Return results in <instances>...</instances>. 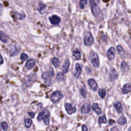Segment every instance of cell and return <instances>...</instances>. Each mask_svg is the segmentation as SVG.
Here are the masks:
<instances>
[{
	"label": "cell",
	"instance_id": "cell-33",
	"mask_svg": "<svg viewBox=\"0 0 131 131\" xmlns=\"http://www.w3.org/2000/svg\"><path fill=\"white\" fill-rule=\"evenodd\" d=\"M99 95L101 98H104L106 95V91L104 89H101L99 90Z\"/></svg>",
	"mask_w": 131,
	"mask_h": 131
},
{
	"label": "cell",
	"instance_id": "cell-8",
	"mask_svg": "<svg viewBox=\"0 0 131 131\" xmlns=\"http://www.w3.org/2000/svg\"><path fill=\"white\" fill-rule=\"evenodd\" d=\"M116 55V51L113 47H111L106 52V56L110 61L114 59Z\"/></svg>",
	"mask_w": 131,
	"mask_h": 131
},
{
	"label": "cell",
	"instance_id": "cell-38",
	"mask_svg": "<svg viewBox=\"0 0 131 131\" xmlns=\"http://www.w3.org/2000/svg\"><path fill=\"white\" fill-rule=\"evenodd\" d=\"M4 63V60H3V58L2 56V55L0 54V66H1Z\"/></svg>",
	"mask_w": 131,
	"mask_h": 131
},
{
	"label": "cell",
	"instance_id": "cell-7",
	"mask_svg": "<svg viewBox=\"0 0 131 131\" xmlns=\"http://www.w3.org/2000/svg\"><path fill=\"white\" fill-rule=\"evenodd\" d=\"M65 107L66 110L68 114L71 115V114L75 113L76 111V107L71 103H66L65 105Z\"/></svg>",
	"mask_w": 131,
	"mask_h": 131
},
{
	"label": "cell",
	"instance_id": "cell-39",
	"mask_svg": "<svg viewBox=\"0 0 131 131\" xmlns=\"http://www.w3.org/2000/svg\"><path fill=\"white\" fill-rule=\"evenodd\" d=\"M28 114L30 115V116L32 118H34V116H35V114L33 113V112H28Z\"/></svg>",
	"mask_w": 131,
	"mask_h": 131
},
{
	"label": "cell",
	"instance_id": "cell-27",
	"mask_svg": "<svg viewBox=\"0 0 131 131\" xmlns=\"http://www.w3.org/2000/svg\"><path fill=\"white\" fill-rule=\"evenodd\" d=\"M98 122L100 124L102 123H106L107 122V120L105 115H103L102 116L99 117Z\"/></svg>",
	"mask_w": 131,
	"mask_h": 131
},
{
	"label": "cell",
	"instance_id": "cell-18",
	"mask_svg": "<svg viewBox=\"0 0 131 131\" xmlns=\"http://www.w3.org/2000/svg\"><path fill=\"white\" fill-rule=\"evenodd\" d=\"M75 68H76V72L74 73V76L76 77H78L81 73L82 69H81V68L80 65L78 63L76 64Z\"/></svg>",
	"mask_w": 131,
	"mask_h": 131
},
{
	"label": "cell",
	"instance_id": "cell-15",
	"mask_svg": "<svg viewBox=\"0 0 131 131\" xmlns=\"http://www.w3.org/2000/svg\"><path fill=\"white\" fill-rule=\"evenodd\" d=\"M47 7V6L46 4L44 3H40L38 5V10L40 13V14L43 15L45 13Z\"/></svg>",
	"mask_w": 131,
	"mask_h": 131
},
{
	"label": "cell",
	"instance_id": "cell-42",
	"mask_svg": "<svg viewBox=\"0 0 131 131\" xmlns=\"http://www.w3.org/2000/svg\"><path fill=\"white\" fill-rule=\"evenodd\" d=\"M1 129H2V124L0 123V131H1Z\"/></svg>",
	"mask_w": 131,
	"mask_h": 131
},
{
	"label": "cell",
	"instance_id": "cell-13",
	"mask_svg": "<svg viewBox=\"0 0 131 131\" xmlns=\"http://www.w3.org/2000/svg\"><path fill=\"white\" fill-rule=\"evenodd\" d=\"M91 109V106L90 104L86 103L85 104L82 105L81 109V111L82 113H85V114H88Z\"/></svg>",
	"mask_w": 131,
	"mask_h": 131
},
{
	"label": "cell",
	"instance_id": "cell-29",
	"mask_svg": "<svg viewBox=\"0 0 131 131\" xmlns=\"http://www.w3.org/2000/svg\"><path fill=\"white\" fill-rule=\"evenodd\" d=\"M25 125L27 128H29L32 124V121L30 118H27L25 120Z\"/></svg>",
	"mask_w": 131,
	"mask_h": 131
},
{
	"label": "cell",
	"instance_id": "cell-40",
	"mask_svg": "<svg viewBox=\"0 0 131 131\" xmlns=\"http://www.w3.org/2000/svg\"><path fill=\"white\" fill-rule=\"evenodd\" d=\"M111 131H119V129L117 127L114 126V127H113L111 128Z\"/></svg>",
	"mask_w": 131,
	"mask_h": 131
},
{
	"label": "cell",
	"instance_id": "cell-37",
	"mask_svg": "<svg viewBox=\"0 0 131 131\" xmlns=\"http://www.w3.org/2000/svg\"><path fill=\"white\" fill-rule=\"evenodd\" d=\"M82 131H88L87 127L86 125H85V124L82 125Z\"/></svg>",
	"mask_w": 131,
	"mask_h": 131
},
{
	"label": "cell",
	"instance_id": "cell-14",
	"mask_svg": "<svg viewBox=\"0 0 131 131\" xmlns=\"http://www.w3.org/2000/svg\"><path fill=\"white\" fill-rule=\"evenodd\" d=\"M70 64V62L69 59H66L64 62V63L63 65V66H62L63 72H64V73H67L68 72L69 69Z\"/></svg>",
	"mask_w": 131,
	"mask_h": 131
},
{
	"label": "cell",
	"instance_id": "cell-28",
	"mask_svg": "<svg viewBox=\"0 0 131 131\" xmlns=\"http://www.w3.org/2000/svg\"><path fill=\"white\" fill-rule=\"evenodd\" d=\"M56 78H57V79L59 81H63L64 80V78H65V75L64 74V73L62 72H59L57 74V75H56Z\"/></svg>",
	"mask_w": 131,
	"mask_h": 131
},
{
	"label": "cell",
	"instance_id": "cell-21",
	"mask_svg": "<svg viewBox=\"0 0 131 131\" xmlns=\"http://www.w3.org/2000/svg\"><path fill=\"white\" fill-rule=\"evenodd\" d=\"M116 48H117V50L118 52V53L120 55V56L122 58H124L125 57V52H124L123 48L120 45H118Z\"/></svg>",
	"mask_w": 131,
	"mask_h": 131
},
{
	"label": "cell",
	"instance_id": "cell-24",
	"mask_svg": "<svg viewBox=\"0 0 131 131\" xmlns=\"http://www.w3.org/2000/svg\"><path fill=\"white\" fill-rule=\"evenodd\" d=\"M117 123L120 125H124L126 123V119L125 118L124 116H122L120 118L117 120Z\"/></svg>",
	"mask_w": 131,
	"mask_h": 131
},
{
	"label": "cell",
	"instance_id": "cell-5",
	"mask_svg": "<svg viewBox=\"0 0 131 131\" xmlns=\"http://www.w3.org/2000/svg\"><path fill=\"white\" fill-rule=\"evenodd\" d=\"M63 97H64V95L61 93V92L57 91L54 92L52 94L51 99L53 103H56L59 101Z\"/></svg>",
	"mask_w": 131,
	"mask_h": 131
},
{
	"label": "cell",
	"instance_id": "cell-3",
	"mask_svg": "<svg viewBox=\"0 0 131 131\" xmlns=\"http://www.w3.org/2000/svg\"><path fill=\"white\" fill-rule=\"evenodd\" d=\"M54 75V70L52 68H50L49 72H45L42 73V77L45 80V84L47 86H50L51 85V78Z\"/></svg>",
	"mask_w": 131,
	"mask_h": 131
},
{
	"label": "cell",
	"instance_id": "cell-30",
	"mask_svg": "<svg viewBox=\"0 0 131 131\" xmlns=\"http://www.w3.org/2000/svg\"><path fill=\"white\" fill-rule=\"evenodd\" d=\"M80 92L81 95L84 98H86L87 94V90L86 87H83L80 89Z\"/></svg>",
	"mask_w": 131,
	"mask_h": 131
},
{
	"label": "cell",
	"instance_id": "cell-11",
	"mask_svg": "<svg viewBox=\"0 0 131 131\" xmlns=\"http://www.w3.org/2000/svg\"><path fill=\"white\" fill-rule=\"evenodd\" d=\"M0 41L5 44L8 42V36L2 30H0Z\"/></svg>",
	"mask_w": 131,
	"mask_h": 131
},
{
	"label": "cell",
	"instance_id": "cell-9",
	"mask_svg": "<svg viewBox=\"0 0 131 131\" xmlns=\"http://www.w3.org/2000/svg\"><path fill=\"white\" fill-rule=\"evenodd\" d=\"M51 24L53 25H58L61 21V18L56 15H53L49 18Z\"/></svg>",
	"mask_w": 131,
	"mask_h": 131
},
{
	"label": "cell",
	"instance_id": "cell-23",
	"mask_svg": "<svg viewBox=\"0 0 131 131\" xmlns=\"http://www.w3.org/2000/svg\"><path fill=\"white\" fill-rule=\"evenodd\" d=\"M121 70L122 72H127L129 70V67L124 62H122L121 64Z\"/></svg>",
	"mask_w": 131,
	"mask_h": 131
},
{
	"label": "cell",
	"instance_id": "cell-36",
	"mask_svg": "<svg viewBox=\"0 0 131 131\" xmlns=\"http://www.w3.org/2000/svg\"><path fill=\"white\" fill-rule=\"evenodd\" d=\"M3 6L1 3H0V16H2L3 13Z\"/></svg>",
	"mask_w": 131,
	"mask_h": 131
},
{
	"label": "cell",
	"instance_id": "cell-2",
	"mask_svg": "<svg viewBox=\"0 0 131 131\" xmlns=\"http://www.w3.org/2000/svg\"><path fill=\"white\" fill-rule=\"evenodd\" d=\"M50 115V112L46 109H44L41 111L38 117V120L40 121L43 120L45 125H47L49 124V116Z\"/></svg>",
	"mask_w": 131,
	"mask_h": 131
},
{
	"label": "cell",
	"instance_id": "cell-19",
	"mask_svg": "<svg viewBox=\"0 0 131 131\" xmlns=\"http://www.w3.org/2000/svg\"><path fill=\"white\" fill-rule=\"evenodd\" d=\"M114 107L115 108L117 113L118 114H120L123 111V109H122V106L121 105V103L120 102H117L114 104Z\"/></svg>",
	"mask_w": 131,
	"mask_h": 131
},
{
	"label": "cell",
	"instance_id": "cell-31",
	"mask_svg": "<svg viewBox=\"0 0 131 131\" xmlns=\"http://www.w3.org/2000/svg\"><path fill=\"white\" fill-rule=\"evenodd\" d=\"M52 64H53V65L54 66V67L55 68H58L59 67V61L58 58H57L56 57L53 58L52 59Z\"/></svg>",
	"mask_w": 131,
	"mask_h": 131
},
{
	"label": "cell",
	"instance_id": "cell-22",
	"mask_svg": "<svg viewBox=\"0 0 131 131\" xmlns=\"http://www.w3.org/2000/svg\"><path fill=\"white\" fill-rule=\"evenodd\" d=\"M19 52V51L18 50V48L16 47H13L10 51V56H15L17 55L18 54Z\"/></svg>",
	"mask_w": 131,
	"mask_h": 131
},
{
	"label": "cell",
	"instance_id": "cell-41",
	"mask_svg": "<svg viewBox=\"0 0 131 131\" xmlns=\"http://www.w3.org/2000/svg\"><path fill=\"white\" fill-rule=\"evenodd\" d=\"M115 122V121L114 120H112V119H110L109 120V124L110 125H112L113 123H114Z\"/></svg>",
	"mask_w": 131,
	"mask_h": 131
},
{
	"label": "cell",
	"instance_id": "cell-4",
	"mask_svg": "<svg viewBox=\"0 0 131 131\" xmlns=\"http://www.w3.org/2000/svg\"><path fill=\"white\" fill-rule=\"evenodd\" d=\"M91 63L94 67L98 68L99 67V61L97 54L93 51H91L90 54Z\"/></svg>",
	"mask_w": 131,
	"mask_h": 131
},
{
	"label": "cell",
	"instance_id": "cell-34",
	"mask_svg": "<svg viewBox=\"0 0 131 131\" xmlns=\"http://www.w3.org/2000/svg\"><path fill=\"white\" fill-rule=\"evenodd\" d=\"M28 55L26 53H23L21 54V59L22 61L24 62V61H26L28 59Z\"/></svg>",
	"mask_w": 131,
	"mask_h": 131
},
{
	"label": "cell",
	"instance_id": "cell-16",
	"mask_svg": "<svg viewBox=\"0 0 131 131\" xmlns=\"http://www.w3.org/2000/svg\"><path fill=\"white\" fill-rule=\"evenodd\" d=\"M35 65V61L33 59H30L28 60L26 63V67L28 70L32 69Z\"/></svg>",
	"mask_w": 131,
	"mask_h": 131
},
{
	"label": "cell",
	"instance_id": "cell-32",
	"mask_svg": "<svg viewBox=\"0 0 131 131\" xmlns=\"http://www.w3.org/2000/svg\"><path fill=\"white\" fill-rule=\"evenodd\" d=\"M87 3V0H80L79 4L80 9H84Z\"/></svg>",
	"mask_w": 131,
	"mask_h": 131
},
{
	"label": "cell",
	"instance_id": "cell-20",
	"mask_svg": "<svg viewBox=\"0 0 131 131\" xmlns=\"http://www.w3.org/2000/svg\"><path fill=\"white\" fill-rule=\"evenodd\" d=\"M92 109L94 111H95L97 115H100L102 113L101 109L99 107L98 104L97 103H94L92 105Z\"/></svg>",
	"mask_w": 131,
	"mask_h": 131
},
{
	"label": "cell",
	"instance_id": "cell-26",
	"mask_svg": "<svg viewBox=\"0 0 131 131\" xmlns=\"http://www.w3.org/2000/svg\"><path fill=\"white\" fill-rule=\"evenodd\" d=\"M15 17L17 18V19L19 20H23L25 19L26 18V16L25 14H20L18 13H15Z\"/></svg>",
	"mask_w": 131,
	"mask_h": 131
},
{
	"label": "cell",
	"instance_id": "cell-17",
	"mask_svg": "<svg viewBox=\"0 0 131 131\" xmlns=\"http://www.w3.org/2000/svg\"><path fill=\"white\" fill-rule=\"evenodd\" d=\"M131 91V85L130 84H127L124 85L122 89V92L123 94H127Z\"/></svg>",
	"mask_w": 131,
	"mask_h": 131
},
{
	"label": "cell",
	"instance_id": "cell-12",
	"mask_svg": "<svg viewBox=\"0 0 131 131\" xmlns=\"http://www.w3.org/2000/svg\"><path fill=\"white\" fill-rule=\"evenodd\" d=\"M118 77V74L117 72V71L114 69H113L110 72V77H109V80L111 81H113L117 79Z\"/></svg>",
	"mask_w": 131,
	"mask_h": 131
},
{
	"label": "cell",
	"instance_id": "cell-10",
	"mask_svg": "<svg viewBox=\"0 0 131 131\" xmlns=\"http://www.w3.org/2000/svg\"><path fill=\"white\" fill-rule=\"evenodd\" d=\"M88 83L91 88L94 91H96L98 89V85L95 80L93 78H90L88 80Z\"/></svg>",
	"mask_w": 131,
	"mask_h": 131
},
{
	"label": "cell",
	"instance_id": "cell-25",
	"mask_svg": "<svg viewBox=\"0 0 131 131\" xmlns=\"http://www.w3.org/2000/svg\"><path fill=\"white\" fill-rule=\"evenodd\" d=\"M73 54L76 60H79L81 58V53L78 50H75L73 52Z\"/></svg>",
	"mask_w": 131,
	"mask_h": 131
},
{
	"label": "cell",
	"instance_id": "cell-35",
	"mask_svg": "<svg viewBox=\"0 0 131 131\" xmlns=\"http://www.w3.org/2000/svg\"><path fill=\"white\" fill-rule=\"evenodd\" d=\"M2 127L4 131H7L8 128V124L6 122H3L2 123Z\"/></svg>",
	"mask_w": 131,
	"mask_h": 131
},
{
	"label": "cell",
	"instance_id": "cell-1",
	"mask_svg": "<svg viewBox=\"0 0 131 131\" xmlns=\"http://www.w3.org/2000/svg\"><path fill=\"white\" fill-rule=\"evenodd\" d=\"M89 2L93 15L98 19L102 20L103 19V15L99 7L100 2L99 0H89Z\"/></svg>",
	"mask_w": 131,
	"mask_h": 131
},
{
	"label": "cell",
	"instance_id": "cell-6",
	"mask_svg": "<svg viewBox=\"0 0 131 131\" xmlns=\"http://www.w3.org/2000/svg\"><path fill=\"white\" fill-rule=\"evenodd\" d=\"M94 38L90 32L88 33L84 39V42L86 46H91L94 43Z\"/></svg>",
	"mask_w": 131,
	"mask_h": 131
},
{
	"label": "cell",
	"instance_id": "cell-43",
	"mask_svg": "<svg viewBox=\"0 0 131 131\" xmlns=\"http://www.w3.org/2000/svg\"><path fill=\"white\" fill-rule=\"evenodd\" d=\"M128 131H131V126L128 128Z\"/></svg>",
	"mask_w": 131,
	"mask_h": 131
}]
</instances>
